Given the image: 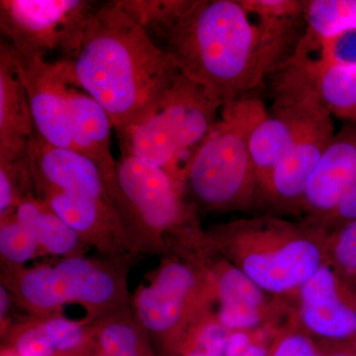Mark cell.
<instances>
[{
	"instance_id": "1",
	"label": "cell",
	"mask_w": 356,
	"mask_h": 356,
	"mask_svg": "<svg viewBox=\"0 0 356 356\" xmlns=\"http://www.w3.org/2000/svg\"><path fill=\"white\" fill-rule=\"evenodd\" d=\"M65 60L74 83L102 105L117 134L158 108L180 74L113 1L95 9L76 53Z\"/></svg>"
},
{
	"instance_id": "2",
	"label": "cell",
	"mask_w": 356,
	"mask_h": 356,
	"mask_svg": "<svg viewBox=\"0 0 356 356\" xmlns=\"http://www.w3.org/2000/svg\"><path fill=\"white\" fill-rule=\"evenodd\" d=\"M165 42L178 72L222 105L250 95L278 67L240 0H193Z\"/></svg>"
},
{
	"instance_id": "3",
	"label": "cell",
	"mask_w": 356,
	"mask_h": 356,
	"mask_svg": "<svg viewBox=\"0 0 356 356\" xmlns=\"http://www.w3.org/2000/svg\"><path fill=\"white\" fill-rule=\"evenodd\" d=\"M327 235L307 220L264 215L221 225L205 242L267 294L291 301L327 261Z\"/></svg>"
},
{
	"instance_id": "4",
	"label": "cell",
	"mask_w": 356,
	"mask_h": 356,
	"mask_svg": "<svg viewBox=\"0 0 356 356\" xmlns=\"http://www.w3.org/2000/svg\"><path fill=\"white\" fill-rule=\"evenodd\" d=\"M268 113L259 98L222 105L221 117L182 168L184 191L210 212L247 211L257 203V181L250 136Z\"/></svg>"
},
{
	"instance_id": "5",
	"label": "cell",
	"mask_w": 356,
	"mask_h": 356,
	"mask_svg": "<svg viewBox=\"0 0 356 356\" xmlns=\"http://www.w3.org/2000/svg\"><path fill=\"white\" fill-rule=\"evenodd\" d=\"M222 102L181 74L146 118L118 133L122 152L161 166L182 182L180 161L220 120Z\"/></svg>"
},
{
	"instance_id": "6",
	"label": "cell",
	"mask_w": 356,
	"mask_h": 356,
	"mask_svg": "<svg viewBox=\"0 0 356 356\" xmlns=\"http://www.w3.org/2000/svg\"><path fill=\"white\" fill-rule=\"evenodd\" d=\"M201 259L163 262L152 282L140 287L136 295L135 309L140 325L161 337L172 355L194 321L212 306Z\"/></svg>"
},
{
	"instance_id": "7",
	"label": "cell",
	"mask_w": 356,
	"mask_h": 356,
	"mask_svg": "<svg viewBox=\"0 0 356 356\" xmlns=\"http://www.w3.org/2000/svg\"><path fill=\"white\" fill-rule=\"evenodd\" d=\"M95 9L84 0H1L0 30L21 58L74 57Z\"/></svg>"
},
{
	"instance_id": "8",
	"label": "cell",
	"mask_w": 356,
	"mask_h": 356,
	"mask_svg": "<svg viewBox=\"0 0 356 356\" xmlns=\"http://www.w3.org/2000/svg\"><path fill=\"white\" fill-rule=\"evenodd\" d=\"M115 182L121 214L130 215L147 231L188 236L197 229L184 200V184L161 166L122 152Z\"/></svg>"
},
{
	"instance_id": "9",
	"label": "cell",
	"mask_w": 356,
	"mask_h": 356,
	"mask_svg": "<svg viewBox=\"0 0 356 356\" xmlns=\"http://www.w3.org/2000/svg\"><path fill=\"white\" fill-rule=\"evenodd\" d=\"M15 288L21 302L36 312L72 303L99 310L114 304L120 290L113 274L77 255L21 271Z\"/></svg>"
},
{
	"instance_id": "10",
	"label": "cell",
	"mask_w": 356,
	"mask_h": 356,
	"mask_svg": "<svg viewBox=\"0 0 356 356\" xmlns=\"http://www.w3.org/2000/svg\"><path fill=\"white\" fill-rule=\"evenodd\" d=\"M284 100L302 105L301 123L286 156L259 189L257 203L280 213L299 212L312 175L336 130L334 117L316 103L301 99Z\"/></svg>"
},
{
	"instance_id": "11",
	"label": "cell",
	"mask_w": 356,
	"mask_h": 356,
	"mask_svg": "<svg viewBox=\"0 0 356 356\" xmlns=\"http://www.w3.org/2000/svg\"><path fill=\"white\" fill-rule=\"evenodd\" d=\"M270 77L273 98L316 103L334 118L356 124V64L294 51Z\"/></svg>"
},
{
	"instance_id": "12",
	"label": "cell",
	"mask_w": 356,
	"mask_h": 356,
	"mask_svg": "<svg viewBox=\"0 0 356 356\" xmlns=\"http://www.w3.org/2000/svg\"><path fill=\"white\" fill-rule=\"evenodd\" d=\"M214 254V261L203 262L213 310L225 327L248 331L293 323L291 301L267 294L238 267Z\"/></svg>"
},
{
	"instance_id": "13",
	"label": "cell",
	"mask_w": 356,
	"mask_h": 356,
	"mask_svg": "<svg viewBox=\"0 0 356 356\" xmlns=\"http://www.w3.org/2000/svg\"><path fill=\"white\" fill-rule=\"evenodd\" d=\"M294 325L318 343L348 346L356 337V289L325 261L291 300Z\"/></svg>"
},
{
	"instance_id": "14",
	"label": "cell",
	"mask_w": 356,
	"mask_h": 356,
	"mask_svg": "<svg viewBox=\"0 0 356 356\" xmlns=\"http://www.w3.org/2000/svg\"><path fill=\"white\" fill-rule=\"evenodd\" d=\"M21 62L35 136L51 147L74 149L67 114V96L74 81L67 60L21 58Z\"/></svg>"
},
{
	"instance_id": "15",
	"label": "cell",
	"mask_w": 356,
	"mask_h": 356,
	"mask_svg": "<svg viewBox=\"0 0 356 356\" xmlns=\"http://www.w3.org/2000/svg\"><path fill=\"white\" fill-rule=\"evenodd\" d=\"M35 139L19 54L0 44V161L27 159Z\"/></svg>"
},
{
	"instance_id": "16",
	"label": "cell",
	"mask_w": 356,
	"mask_h": 356,
	"mask_svg": "<svg viewBox=\"0 0 356 356\" xmlns=\"http://www.w3.org/2000/svg\"><path fill=\"white\" fill-rule=\"evenodd\" d=\"M355 185L356 124L346 123L334 134L312 175L299 212L318 222Z\"/></svg>"
},
{
	"instance_id": "17",
	"label": "cell",
	"mask_w": 356,
	"mask_h": 356,
	"mask_svg": "<svg viewBox=\"0 0 356 356\" xmlns=\"http://www.w3.org/2000/svg\"><path fill=\"white\" fill-rule=\"evenodd\" d=\"M67 114L74 149L97 165L110 192L114 194L117 161L111 151L113 123L108 113L86 91L72 83L67 96Z\"/></svg>"
},
{
	"instance_id": "18",
	"label": "cell",
	"mask_w": 356,
	"mask_h": 356,
	"mask_svg": "<svg viewBox=\"0 0 356 356\" xmlns=\"http://www.w3.org/2000/svg\"><path fill=\"white\" fill-rule=\"evenodd\" d=\"M273 110L250 136V152L257 181V193L277 168L298 133L302 105L292 100L273 99Z\"/></svg>"
},
{
	"instance_id": "19",
	"label": "cell",
	"mask_w": 356,
	"mask_h": 356,
	"mask_svg": "<svg viewBox=\"0 0 356 356\" xmlns=\"http://www.w3.org/2000/svg\"><path fill=\"white\" fill-rule=\"evenodd\" d=\"M38 195L83 240L102 238L121 227V213L115 199L97 200L57 191L39 192Z\"/></svg>"
},
{
	"instance_id": "20",
	"label": "cell",
	"mask_w": 356,
	"mask_h": 356,
	"mask_svg": "<svg viewBox=\"0 0 356 356\" xmlns=\"http://www.w3.org/2000/svg\"><path fill=\"white\" fill-rule=\"evenodd\" d=\"M304 21L294 51L316 56L322 44L356 31V0H304Z\"/></svg>"
},
{
	"instance_id": "21",
	"label": "cell",
	"mask_w": 356,
	"mask_h": 356,
	"mask_svg": "<svg viewBox=\"0 0 356 356\" xmlns=\"http://www.w3.org/2000/svg\"><path fill=\"white\" fill-rule=\"evenodd\" d=\"M18 222L29 229L40 250L53 255H74L83 238L38 197L28 196L13 212Z\"/></svg>"
},
{
	"instance_id": "22",
	"label": "cell",
	"mask_w": 356,
	"mask_h": 356,
	"mask_svg": "<svg viewBox=\"0 0 356 356\" xmlns=\"http://www.w3.org/2000/svg\"><path fill=\"white\" fill-rule=\"evenodd\" d=\"M115 6L149 37L165 40L193 0H116Z\"/></svg>"
},
{
	"instance_id": "23",
	"label": "cell",
	"mask_w": 356,
	"mask_h": 356,
	"mask_svg": "<svg viewBox=\"0 0 356 356\" xmlns=\"http://www.w3.org/2000/svg\"><path fill=\"white\" fill-rule=\"evenodd\" d=\"M229 334L211 306L194 321L172 356H224Z\"/></svg>"
},
{
	"instance_id": "24",
	"label": "cell",
	"mask_w": 356,
	"mask_h": 356,
	"mask_svg": "<svg viewBox=\"0 0 356 356\" xmlns=\"http://www.w3.org/2000/svg\"><path fill=\"white\" fill-rule=\"evenodd\" d=\"M92 339L93 346L109 356H131L149 350L139 330L125 321L102 325Z\"/></svg>"
},
{
	"instance_id": "25",
	"label": "cell",
	"mask_w": 356,
	"mask_h": 356,
	"mask_svg": "<svg viewBox=\"0 0 356 356\" xmlns=\"http://www.w3.org/2000/svg\"><path fill=\"white\" fill-rule=\"evenodd\" d=\"M327 261L356 289V220L329 232Z\"/></svg>"
},
{
	"instance_id": "26",
	"label": "cell",
	"mask_w": 356,
	"mask_h": 356,
	"mask_svg": "<svg viewBox=\"0 0 356 356\" xmlns=\"http://www.w3.org/2000/svg\"><path fill=\"white\" fill-rule=\"evenodd\" d=\"M40 247L31 232L17 222L13 214L1 219L0 254L13 266L29 261L39 252Z\"/></svg>"
},
{
	"instance_id": "27",
	"label": "cell",
	"mask_w": 356,
	"mask_h": 356,
	"mask_svg": "<svg viewBox=\"0 0 356 356\" xmlns=\"http://www.w3.org/2000/svg\"><path fill=\"white\" fill-rule=\"evenodd\" d=\"M38 325L58 355L83 353L90 343L91 339L83 325L69 318L51 317Z\"/></svg>"
},
{
	"instance_id": "28",
	"label": "cell",
	"mask_w": 356,
	"mask_h": 356,
	"mask_svg": "<svg viewBox=\"0 0 356 356\" xmlns=\"http://www.w3.org/2000/svg\"><path fill=\"white\" fill-rule=\"evenodd\" d=\"M290 325H270L248 331L231 332L224 356H267L274 339Z\"/></svg>"
},
{
	"instance_id": "29",
	"label": "cell",
	"mask_w": 356,
	"mask_h": 356,
	"mask_svg": "<svg viewBox=\"0 0 356 356\" xmlns=\"http://www.w3.org/2000/svg\"><path fill=\"white\" fill-rule=\"evenodd\" d=\"M325 346L294 324L276 336L267 356H324Z\"/></svg>"
},
{
	"instance_id": "30",
	"label": "cell",
	"mask_w": 356,
	"mask_h": 356,
	"mask_svg": "<svg viewBox=\"0 0 356 356\" xmlns=\"http://www.w3.org/2000/svg\"><path fill=\"white\" fill-rule=\"evenodd\" d=\"M13 353L17 356H57L54 348L38 324L21 330L13 339Z\"/></svg>"
},
{
	"instance_id": "31",
	"label": "cell",
	"mask_w": 356,
	"mask_h": 356,
	"mask_svg": "<svg viewBox=\"0 0 356 356\" xmlns=\"http://www.w3.org/2000/svg\"><path fill=\"white\" fill-rule=\"evenodd\" d=\"M316 57L337 64H356V31L346 33L322 44Z\"/></svg>"
},
{
	"instance_id": "32",
	"label": "cell",
	"mask_w": 356,
	"mask_h": 356,
	"mask_svg": "<svg viewBox=\"0 0 356 356\" xmlns=\"http://www.w3.org/2000/svg\"><path fill=\"white\" fill-rule=\"evenodd\" d=\"M355 220L356 185L344 194L329 214L325 215L318 222H312L318 225L321 228L325 229V231L331 232L332 229L343 226L348 222L355 221Z\"/></svg>"
},
{
	"instance_id": "33",
	"label": "cell",
	"mask_w": 356,
	"mask_h": 356,
	"mask_svg": "<svg viewBox=\"0 0 356 356\" xmlns=\"http://www.w3.org/2000/svg\"><path fill=\"white\" fill-rule=\"evenodd\" d=\"M324 356H356L355 353L350 350V346L344 344H336V346H329L324 344Z\"/></svg>"
},
{
	"instance_id": "34",
	"label": "cell",
	"mask_w": 356,
	"mask_h": 356,
	"mask_svg": "<svg viewBox=\"0 0 356 356\" xmlns=\"http://www.w3.org/2000/svg\"><path fill=\"white\" fill-rule=\"evenodd\" d=\"M9 296L6 287L1 285L0 287V318L3 322L6 318L7 310H8Z\"/></svg>"
},
{
	"instance_id": "35",
	"label": "cell",
	"mask_w": 356,
	"mask_h": 356,
	"mask_svg": "<svg viewBox=\"0 0 356 356\" xmlns=\"http://www.w3.org/2000/svg\"><path fill=\"white\" fill-rule=\"evenodd\" d=\"M131 356H153L152 355L151 350H145L140 351V353H136V355H133Z\"/></svg>"
},
{
	"instance_id": "36",
	"label": "cell",
	"mask_w": 356,
	"mask_h": 356,
	"mask_svg": "<svg viewBox=\"0 0 356 356\" xmlns=\"http://www.w3.org/2000/svg\"><path fill=\"white\" fill-rule=\"evenodd\" d=\"M348 346H350V350L353 351V353L356 355V337L355 339H353V341H351L350 343L348 344Z\"/></svg>"
},
{
	"instance_id": "37",
	"label": "cell",
	"mask_w": 356,
	"mask_h": 356,
	"mask_svg": "<svg viewBox=\"0 0 356 356\" xmlns=\"http://www.w3.org/2000/svg\"><path fill=\"white\" fill-rule=\"evenodd\" d=\"M57 356H83V353H70V355H60Z\"/></svg>"
}]
</instances>
